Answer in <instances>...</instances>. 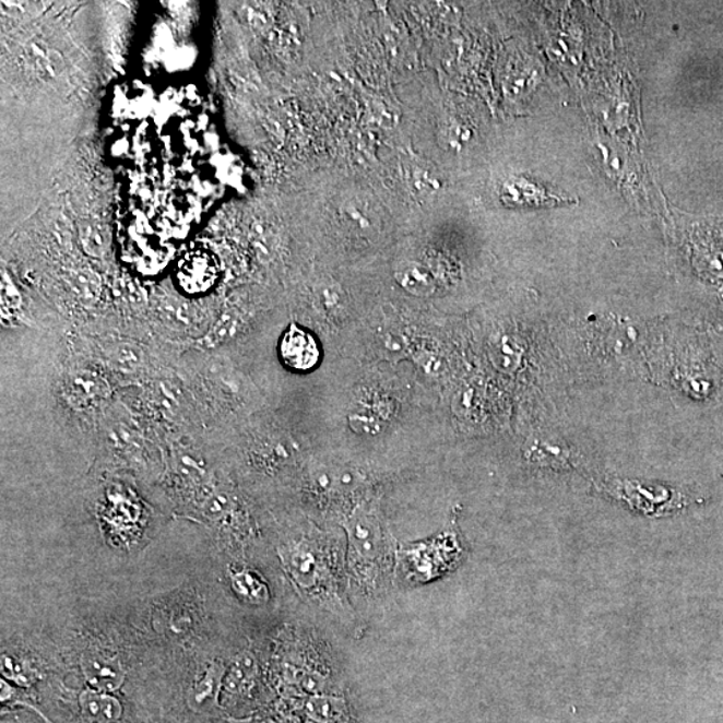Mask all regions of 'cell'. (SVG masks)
<instances>
[{"label": "cell", "mask_w": 723, "mask_h": 723, "mask_svg": "<svg viewBox=\"0 0 723 723\" xmlns=\"http://www.w3.org/2000/svg\"><path fill=\"white\" fill-rule=\"evenodd\" d=\"M342 555V549L329 538H304L284 545L278 553L284 571L296 589L320 608L336 616L347 613V579Z\"/></svg>", "instance_id": "obj_1"}, {"label": "cell", "mask_w": 723, "mask_h": 723, "mask_svg": "<svg viewBox=\"0 0 723 723\" xmlns=\"http://www.w3.org/2000/svg\"><path fill=\"white\" fill-rule=\"evenodd\" d=\"M348 585L354 595H382L393 574L394 545L379 515L360 503L345 519Z\"/></svg>", "instance_id": "obj_2"}, {"label": "cell", "mask_w": 723, "mask_h": 723, "mask_svg": "<svg viewBox=\"0 0 723 723\" xmlns=\"http://www.w3.org/2000/svg\"><path fill=\"white\" fill-rule=\"evenodd\" d=\"M446 538H435L431 543L417 544L405 550L401 556V562L408 568L411 579L420 583L440 577L447 572L449 567L455 565L459 559V548H447Z\"/></svg>", "instance_id": "obj_3"}, {"label": "cell", "mask_w": 723, "mask_h": 723, "mask_svg": "<svg viewBox=\"0 0 723 723\" xmlns=\"http://www.w3.org/2000/svg\"><path fill=\"white\" fill-rule=\"evenodd\" d=\"M81 672L91 689L116 692L126 681V669L120 661L104 651L86 650L81 656Z\"/></svg>", "instance_id": "obj_4"}, {"label": "cell", "mask_w": 723, "mask_h": 723, "mask_svg": "<svg viewBox=\"0 0 723 723\" xmlns=\"http://www.w3.org/2000/svg\"><path fill=\"white\" fill-rule=\"evenodd\" d=\"M500 198L503 204L512 209H537L568 203V199L550 193L535 180L525 176H513L502 183Z\"/></svg>", "instance_id": "obj_5"}, {"label": "cell", "mask_w": 723, "mask_h": 723, "mask_svg": "<svg viewBox=\"0 0 723 723\" xmlns=\"http://www.w3.org/2000/svg\"><path fill=\"white\" fill-rule=\"evenodd\" d=\"M366 478L359 472L346 467H328L316 474L312 487L328 503L347 502L364 489Z\"/></svg>", "instance_id": "obj_6"}, {"label": "cell", "mask_w": 723, "mask_h": 723, "mask_svg": "<svg viewBox=\"0 0 723 723\" xmlns=\"http://www.w3.org/2000/svg\"><path fill=\"white\" fill-rule=\"evenodd\" d=\"M281 357L288 367L298 371H310L318 365L320 349L316 337L308 331L292 325L281 341Z\"/></svg>", "instance_id": "obj_7"}, {"label": "cell", "mask_w": 723, "mask_h": 723, "mask_svg": "<svg viewBox=\"0 0 723 723\" xmlns=\"http://www.w3.org/2000/svg\"><path fill=\"white\" fill-rule=\"evenodd\" d=\"M216 264L205 252L188 253L179 266V282L187 293H204L216 278Z\"/></svg>", "instance_id": "obj_8"}, {"label": "cell", "mask_w": 723, "mask_h": 723, "mask_svg": "<svg viewBox=\"0 0 723 723\" xmlns=\"http://www.w3.org/2000/svg\"><path fill=\"white\" fill-rule=\"evenodd\" d=\"M259 677V666L251 653L237 655L225 673L223 692L234 697L250 696Z\"/></svg>", "instance_id": "obj_9"}, {"label": "cell", "mask_w": 723, "mask_h": 723, "mask_svg": "<svg viewBox=\"0 0 723 723\" xmlns=\"http://www.w3.org/2000/svg\"><path fill=\"white\" fill-rule=\"evenodd\" d=\"M82 715L94 723H115L121 720L122 704L110 692L87 689L81 692Z\"/></svg>", "instance_id": "obj_10"}, {"label": "cell", "mask_w": 723, "mask_h": 723, "mask_svg": "<svg viewBox=\"0 0 723 723\" xmlns=\"http://www.w3.org/2000/svg\"><path fill=\"white\" fill-rule=\"evenodd\" d=\"M305 711L308 720L322 723H349L346 699L334 695L308 697Z\"/></svg>", "instance_id": "obj_11"}, {"label": "cell", "mask_w": 723, "mask_h": 723, "mask_svg": "<svg viewBox=\"0 0 723 723\" xmlns=\"http://www.w3.org/2000/svg\"><path fill=\"white\" fill-rule=\"evenodd\" d=\"M225 668L221 663H212L203 678L194 685L191 692V704L198 710L215 708L223 692Z\"/></svg>", "instance_id": "obj_12"}, {"label": "cell", "mask_w": 723, "mask_h": 723, "mask_svg": "<svg viewBox=\"0 0 723 723\" xmlns=\"http://www.w3.org/2000/svg\"><path fill=\"white\" fill-rule=\"evenodd\" d=\"M395 281L406 293L426 298L436 293L437 284L428 266L419 262H405L395 270Z\"/></svg>", "instance_id": "obj_13"}, {"label": "cell", "mask_w": 723, "mask_h": 723, "mask_svg": "<svg viewBox=\"0 0 723 723\" xmlns=\"http://www.w3.org/2000/svg\"><path fill=\"white\" fill-rule=\"evenodd\" d=\"M230 584H233L237 596L247 603L260 606V604L269 602V585L257 572L251 570L235 571L230 573Z\"/></svg>", "instance_id": "obj_14"}, {"label": "cell", "mask_w": 723, "mask_h": 723, "mask_svg": "<svg viewBox=\"0 0 723 723\" xmlns=\"http://www.w3.org/2000/svg\"><path fill=\"white\" fill-rule=\"evenodd\" d=\"M342 213L343 217H345V222L352 225V227L365 230V233H369L372 228V212L369 209V205L364 203V201H347V203L342 206Z\"/></svg>", "instance_id": "obj_15"}, {"label": "cell", "mask_w": 723, "mask_h": 723, "mask_svg": "<svg viewBox=\"0 0 723 723\" xmlns=\"http://www.w3.org/2000/svg\"><path fill=\"white\" fill-rule=\"evenodd\" d=\"M2 674L5 679L13 680L20 686H29L33 680V675L28 674L27 669L20 665V662L9 655H2Z\"/></svg>", "instance_id": "obj_16"}, {"label": "cell", "mask_w": 723, "mask_h": 723, "mask_svg": "<svg viewBox=\"0 0 723 723\" xmlns=\"http://www.w3.org/2000/svg\"><path fill=\"white\" fill-rule=\"evenodd\" d=\"M349 424L358 432H365V435H377L381 430V425H379L378 419L372 416L370 413H353L348 417Z\"/></svg>", "instance_id": "obj_17"}, {"label": "cell", "mask_w": 723, "mask_h": 723, "mask_svg": "<svg viewBox=\"0 0 723 723\" xmlns=\"http://www.w3.org/2000/svg\"><path fill=\"white\" fill-rule=\"evenodd\" d=\"M228 722L229 723H274L265 719H245V720L229 719Z\"/></svg>", "instance_id": "obj_18"}]
</instances>
